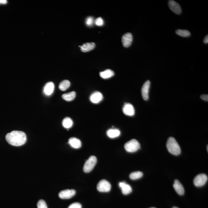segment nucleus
<instances>
[{
    "label": "nucleus",
    "instance_id": "obj_31",
    "mask_svg": "<svg viewBox=\"0 0 208 208\" xmlns=\"http://www.w3.org/2000/svg\"><path fill=\"white\" fill-rule=\"evenodd\" d=\"M7 1L6 0H0V4H6Z\"/></svg>",
    "mask_w": 208,
    "mask_h": 208
},
{
    "label": "nucleus",
    "instance_id": "obj_21",
    "mask_svg": "<svg viewBox=\"0 0 208 208\" xmlns=\"http://www.w3.org/2000/svg\"><path fill=\"white\" fill-rule=\"evenodd\" d=\"M62 125L65 128H70L72 127L73 125V122L71 118L69 117H66L62 121Z\"/></svg>",
    "mask_w": 208,
    "mask_h": 208
},
{
    "label": "nucleus",
    "instance_id": "obj_16",
    "mask_svg": "<svg viewBox=\"0 0 208 208\" xmlns=\"http://www.w3.org/2000/svg\"><path fill=\"white\" fill-rule=\"evenodd\" d=\"M68 143L71 147L74 149H78L81 146L82 143L79 139L75 137H72L68 140Z\"/></svg>",
    "mask_w": 208,
    "mask_h": 208
},
{
    "label": "nucleus",
    "instance_id": "obj_15",
    "mask_svg": "<svg viewBox=\"0 0 208 208\" xmlns=\"http://www.w3.org/2000/svg\"><path fill=\"white\" fill-rule=\"evenodd\" d=\"M54 89V84L52 82H49L46 84L43 89V91L46 95H51L53 92Z\"/></svg>",
    "mask_w": 208,
    "mask_h": 208
},
{
    "label": "nucleus",
    "instance_id": "obj_17",
    "mask_svg": "<svg viewBox=\"0 0 208 208\" xmlns=\"http://www.w3.org/2000/svg\"><path fill=\"white\" fill-rule=\"evenodd\" d=\"M80 49L83 52H87L90 51L94 49L95 47V44L93 42L87 43L82 44L81 46H79Z\"/></svg>",
    "mask_w": 208,
    "mask_h": 208
},
{
    "label": "nucleus",
    "instance_id": "obj_1",
    "mask_svg": "<svg viewBox=\"0 0 208 208\" xmlns=\"http://www.w3.org/2000/svg\"><path fill=\"white\" fill-rule=\"evenodd\" d=\"M6 139L10 145L19 146L25 143L27 137L26 135L23 131H13L6 135Z\"/></svg>",
    "mask_w": 208,
    "mask_h": 208
},
{
    "label": "nucleus",
    "instance_id": "obj_26",
    "mask_svg": "<svg viewBox=\"0 0 208 208\" xmlns=\"http://www.w3.org/2000/svg\"><path fill=\"white\" fill-rule=\"evenodd\" d=\"M94 22L93 18L92 17H88L87 18L86 20V24L88 26H91L93 25Z\"/></svg>",
    "mask_w": 208,
    "mask_h": 208
},
{
    "label": "nucleus",
    "instance_id": "obj_2",
    "mask_svg": "<svg viewBox=\"0 0 208 208\" xmlns=\"http://www.w3.org/2000/svg\"><path fill=\"white\" fill-rule=\"evenodd\" d=\"M167 147L168 151L173 155L177 156L180 154V147L173 137H170L168 138L167 143Z\"/></svg>",
    "mask_w": 208,
    "mask_h": 208
},
{
    "label": "nucleus",
    "instance_id": "obj_29",
    "mask_svg": "<svg viewBox=\"0 0 208 208\" xmlns=\"http://www.w3.org/2000/svg\"><path fill=\"white\" fill-rule=\"evenodd\" d=\"M200 98H201V99H203V100L208 101V95L207 94H202V95H201V96H200Z\"/></svg>",
    "mask_w": 208,
    "mask_h": 208
},
{
    "label": "nucleus",
    "instance_id": "obj_32",
    "mask_svg": "<svg viewBox=\"0 0 208 208\" xmlns=\"http://www.w3.org/2000/svg\"><path fill=\"white\" fill-rule=\"evenodd\" d=\"M172 208H178L177 207H173Z\"/></svg>",
    "mask_w": 208,
    "mask_h": 208
},
{
    "label": "nucleus",
    "instance_id": "obj_4",
    "mask_svg": "<svg viewBox=\"0 0 208 208\" xmlns=\"http://www.w3.org/2000/svg\"><path fill=\"white\" fill-rule=\"evenodd\" d=\"M96 157L91 156L86 160L83 167V171L85 173H89L95 167L97 163Z\"/></svg>",
    "mask_w": 208,
    "mask_h": 208
},
{
    "label": "nucleus",
    "instance_id": "obj_5",
    "mask_svg": "<svg viewBox=\"0 0 208 208\" xmlns=\"http://www.w3.org/2000/svg\"><path fill=\"white\" fill-rule=\"evenodd\" d=\"M97 189L99 192H108L110 191L111 185L110 183L105 180H102L98 183Z\"/></svg>",
    "mask_w": 208,
    "mask_h": 208
},
{
    "label": "nucleus",
    "instance_id": "obj_9",
    "mask_svg": "<svg viewBox=\"0 0 208 208\" xmlns=\"http://www.w3.org/2000/svg\"><path fill=\"white\" fill-rule=\"evenodd\" d=\"M122 45L125 48H128L131 46L133 41V36L130 33L124 34L122 39Z\"/></svg>",
    "mask_w": 208,
    "mask_h": 208
},
{
    "label": "nucleus",
    "instance_id": "obj_33",
    "mask_svg": "<svg viewBox=\"0 0 208 208\" xmlns=\"http://www.w3.org/2000/svg\"></svg>",
    "mask_w": 208,
    "mask_h": 208
},
{
    "label": "nucleus",
    "instance_id": "obj_18",
    "mask_svg": "<svg viewBox=\"0 0 208 208\" xmlns=\"http://www.w3.org/2000/svg\"><path fill=\"white\" fill-rule=\"evenodd\" d=\"M120 131L118 129L112 128L107 131V135L110 138H113L118 137L120 135Z\"/></svg>",
    "mask_w": 208,
    "mask_h": 208
},
{
    "label": "nucleus",
    "instance_id": "obj_13",
    "mask_svg": "<svg viewBox=\"0 0 208 208\" xmlns=\"http://www.w3.org/2000/svg\"><path fill=\"white\" fill-rule=\"evenodd\" d=\"M173 187L178 194L182 196L184 194L185 190L183 186L178 180H175Z\"/></svg>",
    "mask_w": 208,
    "mask_h": 208
},
{
    "label": "nucleus",
    "instance_id": "obj_28",
    "mask_svg": "<svg viewBox=\"0 0 208 208\" xmlns=\"http://www.w3.org/2000/svg\"><path fill=\"white\" fill-rule=\"evenodd\" d=\"M81 204L79 203L76 202L72 203L69 206L68 208H81Z\"/></svg>",
    "mask_w": 208,
    "mask_h": 208
},
{
    "label": "nucleus",
    "instance_id": "obj_12",
    "mask_svg": "<svg viewBox=\"0 0 208 208\" xmlns=\"http://www.w3.org/2000/svg\"><path fill=\"white\" fill-rule=\"evenodd\" d=\"M90 99L93 103L97 104L103 100V96L99 91H95L91 95Z\"/></svg>",
    "mask_w": 208,
    "mask_h": 208
},
{
    "label": "nucleus",
    "instance_id": "obj_22",
    "mask_svg": "<svg viewBox=\"0 0 208 208\" xmlns=\"http://www.w3.org/2000/svg\"><path fill=\"white\" fill-rule=\"evenodd\" d=\"M70 81L67 80H63L60 83L59 88V90L62 91H65L67 89H68L70 86Z\"/></svg>",
    "mask_w": 208,
    "mask_h": 208
},
{
    "label": "nucleus",
    "instance_id": "obj_24",
    "mask_svg": "<svg viewBox=\"0 0 208 208\" xmlns=\"http://www.w3.org/2000/svg\"><path fill=\"white\" fill-rule=\"evenodd\" d=\"M176 34L180 36L183 37H187L191 35V33L188 30L178 29L176 31Z\"/></svg>",
    "mask_w": 208,
    "mask_h": 208
},
{
    "label": "nucleus",
    "instance_id": "obj_25",
    "mask_svg": "<svg viewBox=\"0 0 208 208\" xmlns=\"http://www.w3.org/2000/svg\"><path fill=\"white\" fill-rule=\"evenodd\" d=\"M38 208H48L45 201L43 200H40L37 203Z\"/></svg>",
    "mask_w": 208,
    "mask_h": 208
},
{
    "label": "nucleus",
    "instance_id": "obj_3",
    "mask_svg": "<svg viewBox=\"0 0 208 208\" xmlns=\"http://www.w3.org/2000/svg\"><path fill=\"white\" fill-rule=\"evenodd\" d=\"M124 147L126 151L128 152L133 153L140 149V143L135 139H132L125 144Z\"/></svg>",
    "mask_w": 208,
    "mask_h": 208
},
{
    "label": "nucleus",
    "instance_id": "obj_30",
    "mask_svg": "<svg viewBox=\"0 0 208 208\" xmlns=\"http://www.w3.org/2000/svg\"><path fill=\"white\" fill-rule=\"evenodd\" d=\"M204 43L205 44H208V35L206 36L204 38L203 40Z\"/></svg>",
    "mask_w": 208,
    "mask_h": 208
},
{
    "label": "nucleus",
    "instance_id": "obj_6",
    "mask_svg": "<svg viewBox=\"0 0 208 208\" xmlns=\"http://www.w3.org/2000/svg\"><path fill=\"white\" fill-rule=\"evenodd\" d=\"M208 177L206 174H200L195 177L194 180L195 186L197 187H202L207 182Z\"/></svg>",
    "mask_w": 208,
    "mask_h": 208
},
{
    "label": "nucleus",
    "instance_id": "obj_23",
    "mask_svg": "<svg viewBox=\"0 0 208 208\" xmlns=\"http://www.w3.org/2000/svg\"><path fill=\"white\" fill-rule=\"evenodd\" d=\"M143 176V173L141 172H135L131 173L130 175V178L132 180H136L141 178Z\"/></svg>",
    "mask_w": 208,
    "mask_h": 208
},
{
    "label": "nucleus",
    "instance_id": "obj_7",
    "mask_svg": "<svg viewBox=\"0 0 208 208\" xmlns=\"http://www.w3.org/2000/svg\"><path fill=\"white\" fill-rule=\"evenodd\" d=\"M76 191L73 189H67L61 191L59 194V196L62 199H68L75 196Z\"/></svg>",
    "mask_w": 208,
    "mask_h": 208
},
{
    "label": "nucleus",
    "instance_id": "obj_11",
    "mask_svg": "<svg viewBox=\"0 0 208 208\" xmlns=\"http://www.w3.org/2000/svg\"><path fill=\"white\" fill-rule=\"evenodd\" d=\"M122 112L126 115L133 116L135 115V108L130 103H126L122 108Z\"/></svg>",
    "mask_w": 208,
    "mask_h": 208
},
{
    "label": "nucleus",
    "instance_id": "obj_27",
    "mask_svg": "<svg viewBox=\"0 0 208 208\" xmlns=\"http://www.w3.org/2000/svg\"><path fill=\"white\" fill-rule=\"evenodd\" d=\"M94 23L97 26H101L104 25V21L101 17H99L94 21Z\"/></svg>",
    "mask_w": 208,
    "mask_h": 208
},
{
    "label": "nucleus",
    "instance_id": "obj_20",
    "mask_svg": "<svg viewBox=\"0 0 208 208\" xmlns=\"http://www.w3.org/2000/svg\"><path fill=\"white\" fill-rule=\"evenodd\" d=\"M76 96V93L75 91H72L67 93L62 94V98L67 101H71L75 99Z\"/></svg>",
    "mask_w": 208,
    "mask_h": 208
},
{
    "label": "nucleus",
    "instance_id": "obj_8",
    "mask_svg": "<svg viewBox=\"0 0 208 208\" xmlns=\"http://www.w3.org/2000/svg\"><path fill=\"white\" fill-rule=\"evenodd\" d=\"M150 81L147 80L143 85L141 88V94L144 100L147 101L149 98V92L150 86Z\"/></svg>",
    "mask_w": 208,
    "mask_h": 208
},
{
    "label": "nucleus",
    "instance_id": "obj_19",
    "mask_svg": "<svg viewBox=\"0 0 208 208\" xmlns=\"http://www.w3.org/2000/svg\"><path fill=\"white\" fill-rule=\"evenodd\" d=\"M100 77L103 79H108L114 76V71L110 69H107L99 73Z\"/></svg>",
    "mask_w": 208,
    "mask_h": 208
},
{
    "label": "nucleus",
    "instance_id": "obj_14",
    "mask_svg": "<svg viewBox=\"0 0 208 208\" xmlns=\"http://www.w3.org/2000/svg\"><path fill=\"white\" fill-rule=\"evenodd\" d=\"M119 187L122 190V193L124 195H128L132 192V189L131 186L125 182H120Z\"/></svg>",
    "mask_w": 208,
    "mask_h": 208
},
{
    "label": "nucleus",
    "instance_id": "obj_10",
    "mask_svg": "<svg viewBox=\"0 0 208 208\" xmlns=\"http://www.w3.org/2000/svg\"><path fill=\"white\" fill-rule=\"evenodd\" d=\"M168 5L171 10L177 14H180L182 12L180 6L175 1L173 0L169 1H168Z\"/></svg>",
    "mask_w": 208,
    "mask_h": 208
}]
</instances>
